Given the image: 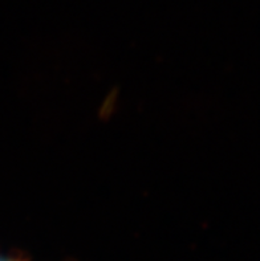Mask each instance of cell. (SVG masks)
Listing matches in <instances>:
<instances>
[{
	"instance_id": "6da1fadb",
	"label": "cell",
	"mask_w": 260,
	"mask_h": 261,
	"mask_svg": "<svg viewBox=\"0 0 260 261\" xmlns=\"http://www.w3.org/2000/svg\"><path fill=\"white\" fill-rule=\"evenodd\" d=\"M0 261H15V260H8V258H3V257H0Z\"/></svg>"
}]
</instances>
